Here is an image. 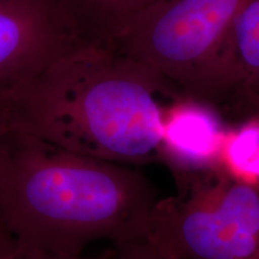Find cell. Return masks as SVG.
Returning <instances> with one entry per match:
<instances>
[{"label": "cell", "instance_id": "1", "mask_svg": "<svg viewBox=\"0 0 259 259\" xmlns=\"http://www.w3.org/2000/svg\"><path fill=\"white\" fill-rule=\"evenodd\" d=\"M156 200L137 167L10 126L0 138V234L24 251L80 259L94 242L143 239Z\"/></svg>", "mask_w": 259, "mask_h": 259}, {"label": "cell", "instance_id": "2", "mask_svg": "<svg viewBox=\"0 0 259 259\" xmlns=\"http://www.w3.org/2000/svg\"><path fill=\"white\" fill-rule=\"evenodd\" d=\"M184 94L112 45L82 42L22 89L8 126L112 163H160L162 120Z\"/></svg>", "mask_w": 259, "mask_h": 259}, {"label": "cell", "instance_id": "3", "mask_svg": "<svg viewBox=\"0 0 259 259\" xmlns=\"http://www.w3.org/2000/svg\"><path fill=\"white\" fill-rule=\"evenodd\" d=\"M173 177L177 193L149 213V244L169 259L259 258V187L222 168Z\"/></svg>", "mask_w": 259, "mask_h": 259}, {"label": "cell", "instance_id": "4", "mask_svg": "<svg viewBox=\"0 0 259 259\" xmlns=\"http://www.w3.org/2000/svg\"><path fill=\"white\" fill-rule=\"evenodd\" d=\"M246 0H160L111 44L181 90L203 100Z\"/></svg>", "mask_w": 259, "mask_h": 259}, {"label": "cell", "instance_id": "5", "mask_svg": "<svg viewBox=\"0 0 259 259\" xmlns=\"http://www.w3.org/2000/svg\"><path fill=\"white\" fill-rule=\"evenodd\" d=\"M82 42L61 0H0V118L28 83Z\"/></svg>", "mask_w": 259, "mask_h": 259}, {"label": "cell", "instance_id": "6", "mask_svg": "<svg viewBox=\"0 0 259 259\" xmlns=\"http://www.w3.org/2000/svg\"><path fill=\"white\" fill-rule=\"evenodd\" d=\"M229 124L218 107L181 94L164 109L160 163L168 167L171 176L221 168Z\"/></svg>", "mask_w": 259, "mask_h": 259}, {"label": "cell", "instance_id": "7", "mask_svg": "<svg viewBox=\"0 0 259 259\" xmlns=\"http://www.w3.org/2000/svg\"><path fill=\"white\" fill-rule=\"evenodd\" d=\"M203 101L233 121L259 109V0H246L236 16Z\"/></svg>", "mask_w": 259, "mask_h": 259}, {"label": "cell", "instance_id": "8", "mask_svg": "<svg viewBox=\"0 0 259 259\" xmlns=\"http://www.w3.org/2000/svg\"><path fill=\"white\" fill-rule=\"evenodd\" d=\"M80 37L111 44L142 12L160 0H61Z\"/></svg>", "mask_w": 259, "mask_h": 259}, {"label": "cell", "instance_id": "9", "mask_svg": "<svg viewBox=\"0 0 259 259\" xmlns=\"http://www.w3.org/2000/svg\"><path fill=\"white\" fill-rule=\"evenodd\" d=\"M220 167L234 179L259 187V116L229 124Z\"/></svg>", "mask_w": 259, "mask_h": 259}, {"label": "cell", "instance_id": "10", "mask_svg": "<svg viewBox=\"0 0 259 259\" xmlns=\"http://www.w3.org/2000/svg\"><path fill=\"white\" fill-rule=\"evenodd\" d=\"M80 259H89L83 255ZM93 259H169L160 253L145 239H132L111 244L108 251Z\"/></svg>", "mask_w": 259, "mask_h": 259}, {"label": "cell", "instance_id": "11", "mask_svg": "<svg viewBox=\"0 0 259 259\" xmlns=\"http://www.w3.org/2000/svg\"><path fill=\"white\" fill-rule=\"evenodd\" d=\"M0 259H57L22 250L0 234Z\"/></svg>", "mask_w": 259, "mask_h": 259}, {"label": "cell", "instance_id": "12", "mask_svg": "<svg viewBox=\"0 0 259 259\" xmlns=\"http://www.w3.org/2000/svg\"><path fill=\"white\" fill-rule=\"evenodd\" d=\"M6 128H8V122H6L4 119L0 118V138H2V136L5 132Z\"/></svg>", "mask_w": 259, "mask_h": 259}, {"label": "cell", "instance_id": "13", "mask_svg": "<svg viewBox=\"0 0 259 259\" xmlns=\"http://www.w3.org/2000/svg\"><path fill=\"white\" fill-rule=\"evenodd\" d=\"M251 116H259V111L258 112H255L253 115H251Z\"/></svg>", "mask_w": 259, "mask_h": 259}, {"label": "cell", "instance_id": "14", "mask_svg": "<svg viewBox=\"0 0 259 259\" xmlns=\"http://www.w3.org/2000/svg\"><path fill=\"white\" fill-rule=\"evenodd\" d=\"M258 259H259V258H258Z\"/></svg>", "mask_w": 259, "mask_h": 259}]
</instances>
